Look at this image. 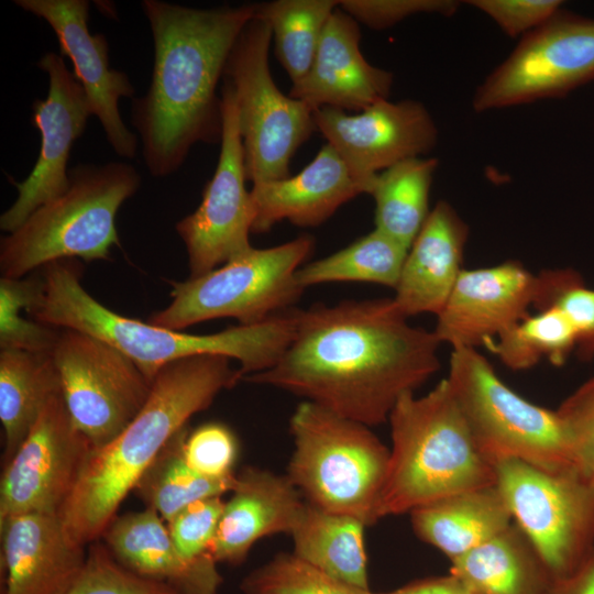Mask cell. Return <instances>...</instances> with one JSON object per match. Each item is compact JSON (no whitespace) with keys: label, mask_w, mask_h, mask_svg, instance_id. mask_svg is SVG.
Segmentation results:
<instances>
[{"label":"cell","mask_w":594,"mask_h":594,"mask_svg":"<svg viewBox=\"0 0 594 594\" xmlns=\"http://www.w3.org/2000/svg\"><path fill=\"white\" fill-rule=\"evenodd\" d=\"M224 502L211 553L218 563L241 564L265 537L290 535L305 499L286 474L246 466Z\"/></svg>","instance_id":"7402d4cb"},{"label":"cell","mask_w":594,"mask_h":594,"mask_svg":"<svg viewBox=\"0 0 594 594\" xmlns=\"http://www.w3.org/2000/svg\"><path fill=\"white\" fill-rule=\"evenodd\" d=\"M92 450L77 429L62 392L44 407L0 482V522L42 513L59 515Z\"/></svg>","instance_id":"9a60e30c"},{"label":"cell","mask_w":594,"mask_h":594,"mask_svg":"<svg viewBox=\"0 0 594 594\" xmlns=\"http://www.w3.org/2000/svg\"><path fill=\"white\" fill-rule=\"evenodd\" d=\"M548 594H594V549L574 572L553 579Z\"/></svg>","instance_id":"f6af8a7d"},{"label":"cell","mask_w":594,"mask_h":594,"mask_svg":"<svg viewBox=\"0 0 594 594\" xmlns=\"http://www.w3.org/2000/svg\"><path fill=\"white\" fill-rule=\"evenodd\" d=\"M230 361L222 355H198L165 365L136 417L112 441L91 450L59 513L76 542L86 546L100 538L170 438L221 391L242 380L240 369Z\"/></svg>","instance_id":"3957f363"},{"label":"cell","mask_w":594,"mask_h":594,"mask_svg":"<svg viewBox=\"0 0 594 594\" xmlns=\"http://www.w3.org/2000/svg\"><path fill=\"white\" fill-rule=\"evenodd\" d=\"M534 307H554L572 323L576 336L575 352L580 360L594 359V288L587 287L572 268L544 270L537 274Z\"/></svg>","instance_id":"d590c367"},{"label":"cell","mask_w":594,"mask_h":594,"mask_svg":"<svg viewBox=\"0 0 594 594\" xmlns=\"http://www.w3.org/2000/svg\"><path fill=\"white\" fill-rule=\"evenodd\" d=\"M355 594H469L464 585L451 573L431 576L411 582L397 590L375 593L370 590L354 587Z\"/></svg>","instance_id":"ee69618b"},{"label":"cell","mask_w":594,"mask_h":594,"mask_svg":"<svg viewBox=\"0 0 594 594\" xmlns=\"http://www.w3.org/2000/svg\"><path fill=\"white\" fill-rule=\"evenodd\" d=\"M44 268V293L29 316L47 326L105 340L130 358L151 382L165 365L198 355L237 360L243 378L274 366L294 337V309L256 324L190 334L108 309L86 292L79 265L70 260L55 261Z\"/></svg>","instance_id":"277c9868"},{"label":"cell","mask_w":594,"mask_h":594,"mask_svg":"<svg viewBox=\"0 0 594 594\" xmlns=\"http://www.w3.org/2000/svg\"><path fill=\"white\" fill-rule=\"evenodd\" d=\"M113 557L133 573L180 594H218L222 576L212 554L185 557L166 522L150 508L116 516L102 534Z\"/></svg>","instance_id":"603a6c76"},{"label":"cell","mask_w":594,"mask_h":594,"mask_svg":"<svg viewBox=\"0 0 594 594\" xmlns=\"http://www.w3.org/2000/svg\"><path fill=\"white\" fill-rule=\"evenodd\" d=\"M594 81V20L559 9L476 87V112L562 98Z\"/></svg>","instance_id":"7c38bea8"},{"label":"cell","mask_w":594,"mask_h":594,"mask_svg":"<svg viewBox=\"0 0 594 594\" xmlns=\"http://www.w3.org/2000/svg\"><path fill=\"white\" fill-rule=\"evenodd\" d=\"M360 41L359 22L338 6L327 22L309 72L293 84L289 96L314 111L329 107L360 112L388 99L394 76L365 59Z\"/></svg>","instance_id":"ffe728a7"},{"label":"cell","mask_w":594,"mask_h":594,"mask_svg":"<svg viewBox=\"0 0 594 594\" xmlns=\"http://www.w3.org/2000/svg\"><path fill=\"white\" fill-rule=\"evenodd\" d=\"M222 496L194 502L178 512L166 525L180 552L197 559L211 553L223 512Z\"/></svg>","instance_id":"60d3db41"},{"label":"cell","mask_w":594,"mask_h":594,"mask_svg":"<svg viewBox=\"0 0 594 594\" xmlns=\"http://www.w3.org/2000/svg\"><path fill=\"white\" fill-rule=\"evenodd\" d=\"M61 393L52 353L0 349V420L9 463L50 399Z\"/></svg>","instance_id":"f1b7e54d"},{"label":"cell","mask_w":594,"mask_h":594,"mask_svg":"<svg viewBox=\"0 0 594 594\" xmlns=\"http://www.w3.org/2000/svg\"><path fill=\"white\" fill-rule=\"evenodd\" d=\"M389 460L378 519L473 488L496 484L495 465L476 447L447 378L393 408Z\"/></svg>","instance_id":"5b68a950"},{"label":"cell","mask_w":594,"mask_h":594,"mask_svg":"<svg viewBox=\"0 0 594 594\" xmlns=\"http://www.w3.org/2000/svg\"><path fill=\"white\" fill-rule=\"evenodd\" d=\"M314 246L305 234L273 248H251L205 275L174 282L170 304L147 322L182 331L217 318L251 326L285 312L305 290L297 272Z\"/></svg>","instance_id":"ba28073f"},{"label":"cell","mask_w":594,"mask_h":594,"mask_svg":"<svg viewBox=\"0 0 594 594\" xmlns=\"http://www.w3.org/2000/svg\"><path fill=\"white\" fill-rule=\"evenodd\" d=\"M415 535L453 561L488 541L512 522L496 484L463 491L409 513Z\"/></svg>","instance_id":"484cf974"},{"label":"cell","mask_w":594,"mask_h":594,"mask_svg":"<svg viewBox=\"0 0 594 594\" xmlns=\"http://www.w3.org/2000/svg\"><path fill=\"white\" fill-rule=\"evenodd\" d=\"M408 249L374 229L346 248L310 262L297 272L305 289L332 282H364L395 289Z\"/></svg>","instance_id":"d6a6232c"},{"label":"cell","mask_w":594,"mask_h":594,"mask_svg":"<svg viewBox=\"0 0 594 594\" xmlns=\"http://www.w3.org/2000/svg\"><path fill=\"white\" fill-rule=\"evenodd\" d=\"M271 41L268 23L255 15L240 33L223 74L235 96L246 178L253 184L289 177L293 155L316 130L314 110L276 86L268 64Z\"/></svg>","instance_id":"30bf717a"},{"label":"cell","mask_w":594,"mask_h":594,"mask_svg":"<svg viewBox=\"0 0 594 594\" xmlns=\"http://www.w3.org/2000/svg\"><path fill=\"white\" fill-rule=\"evenodd\" d=\"M52 355L69 416L92 449L119 436L150 396L152 382L139 366L95 336L59 329Z\"/></svg>","instance_id":"4fadbf2b"},{"label":"cell","mask_w":594,"mask_h":594,"mask_svg":"<svg viewBox=\"0 0 594 594\" xmlns=\"http://www.w3.org/2000/svg\"><path fill=\"white\" fill-rule=\"evenodd\" d=\"M494 465L513 521L552 578L574 572L594 549V483L575 466L550 471L514 459Z\"/></svg>","instance_id":"8fae6325"},{"label":"cell","mask_w":594,"mask_h":594,"mask_svg":"<svg viewBox=\"0 0 594 594\" xmlns=\"http://www.w3.org/2000/svg\"><path fill=\"white\" fill-rule=\"evenodd\" d=\"M454 0H339V8L373 30L388 29L416 14L453 15Z\"/></svg>","instance_id":"b9f144b4"},{"label":"cell","mask_w":594,"mask_h":594,"mask_svg":"<svg viewBox=\"0 0 594 594\" xmlns=\"http://www.w3.org/2000/svg\"><path fill=\"white\" fill-rule=\"evenodd\" d=\"M243 594H355L343 584L293 552L276 553L241 582Z\"/></svg>","instance_id":"8d00e7d4"},{"label":"cell","mask_w":594,"mask_h":594,"mask_svg":"<svg viewBox=\"0 0 594 594\" xmlns=\"http://www.w3.org/2000/svg\"><path fill=\"white\" fill-rule=\"evenodd\" d=\"M469 4L492 19L510 37H522L549 20L559 0H471Z\"/></svg>","instance_id":"7bdbcfd3"},{"label":"cell","mask_w":594,"mask_h":594,"mask_svg":"<svg viewBox=\"0 0 594 594\" xmlns=\"http://www.w3.org/2000/svg\"><path fill=\"white\" fill-rule=\"evenodd\" d=\"M222 131L216 170L198 208L176 223L185 243L189 277H199L245 253L255 219L235 96L229 81L221 87Z\"/></svg>","instance_id":"5bb4252c"},{"label":"cell","mask_w":594,"mask_h":594,"mask_svg":"<svg viewBox=\"0 0 594 594\" xmlns=\"http://www.w3.org/2000/svg\"><path fill=\"white\" fill-rule=\"evenodd\" d=\"M141 185L139 172L125 162L78 164L69 186L35 209L0 241L3 277L20 278L61 260H108L120 245L116 216Z\"/></svg>","instance_id":"8992f818"},{"label":"cell","mask_w":594,"mask_h":594,"mask_svg":"<svg viewBox=\"0 0 594 594\" xmlns=\"http://www.w3.org/2000/svg\"><path fill=\"white\" fill-rule=\"evenodd\" d=\"M361 194H367L366 186L350 173L337 151L327 143L296 176L253 184L252 233L268 232L283 220L297 227H318Z\"/></svg>","instance_id":"cb8c5ba5"},{"label":"cell","mask_w":594,"mask_h":594,"mask_svg":"<svg viewBox=\"0 0 594 594\" xmlns=\"http://www.w3.org/2000/svg\"><path fill=\"white\" fill-rule=\"evenodd\" d=\"M446 378L476 447L493 464L514 459L550 471L575 466L557 411L513 391L477 349H452Z\"/></svg>","instance_id":"9c48e42d"},{"label":"cell","mask_w":594,"mask_h":594,"mask_svg":"<svg viewBox=\"0 0 594 594\" xmlns=\"http://www.w3.org/2000/svg\"><path fill=\"white\" fill-rule=\"evenodd\" d=\"M4 594H65L82 572L88 550L59 515L28 513L0 522Z\"/></svg>","instance_id":"44dd1931"},{"label":"cell","mask_w":594,"mask_h":594,"mask_svg":"<svg viewBox=\"0 0 594 594\" xmlns=\"http://www.w3.org/2000/svg\"><path fill=\"white\" fill-rule=\"evenodd\" d=\"M316 130L371 194L378 173L433 150L438 129L419 101H378L358 114L322 107L314 111Z\"/></svg>","instance_id":"2e32d148"},{"label":"cell","mask_w":594,"mask_h":594,"mask_svg":"<svg viewBox=\"0 0 594 594\" xmlns=\"http://www.w3.org/2000/svg\"><path fill=\"white\" fill-rule=\"evenodd\" d=\"M469 227L446 200L430 210L409 248L392 298L407 318L438 315L461 272Z\"/></svg>","instance_id":"d4e9b609"},{"label":"cell","mask_w":594,"mask_h":594,"mask_svg":"<svg viewBox=\"0 0 594 594\" xmlns=\"http://www.w3.org/2000/svg\"><path fill=\"white\" fill-rule=\"evenodd\" d=\"M65 594H180L123 566L106 544L91 542L82 572Z\"/></svg>","instance_id":"74e56055"},{"label":"cell","mask_w":594,"mask_h":594,"mask_svg":"<svg viewBox=\"0 0 594 594\" xmlns=\"http://www.w3.org/2000/svg\"><path fill=\"white\" fill-rule=\"evenodd\" d=\"M289 432L294 449L286 475L305 502L366 527L380 520L389 448L371 427L304 400L289 419Z\"/></svg>","instance_id":"52a82bcc"},{"label":"cell","mask_w":594,"mask_h":594,"mask_svg":"<svg viewBox=\"0 0 594 594\" xmlns=\"http://www.w3.org/2000/svg\"><path fill=\"white\" fill-rule=\"evenodd\" d=\"M450 573L472 594H548L553 581L543 560L514 521L451 561Z\"/></svg>","instance_id":"4316f807"},{"label":"cell","mask_w":594,"mask_h":594,"mask_svg":"<svg viewBox=\"0 0 594 594\" xmlns=\"http://www.w3.org/2000/svg\"><path fill=\"white\" fill-rule=\"evenodd\" d=\"M37 67L48 77L46 98L32 105L31 122L40 131L41 148L29 176L14 182L18 197L0 217V229L7 233L15 230L40 206L66 191L70 150L92 114L84 87L66 67L61 54L45 53Z\"/></svg>","instance_id":"e0dca14e"},{"label":"cell","mask_w":594,"mask_h":594,"mask_svg":"<svg viewBox=\"0 0 594 594\" xmlns=\"http://www.w3.org/2000/svg\"><path fill=\"white\" fill-rule=\"evenodd\" d=\"M44 293L43 277L0 279V349L52 353L59 328L28 319Z\"/></svg>","instance_id":"e575fe53"},{"label":"cell","mask_w":594,"mask_h":594,"mask_svg":"<svg viewBox=\"0 0 594 594\" xmlns=\"http://www.w3.org/2000/svg\"><path fill=\"white\" fill-rule=\"evenodd\" d=\"M365 528L353 516L326 512L306 502L290 534L292 552L343 584L370 590Z\"/></svg>","instance_id":"83f0119b"},{"label":"cell","mask_w":594,"mask_h":594,"mask_svg":"<svg viewBox=\"0 0 594 594\" xmlns=\"http://www.w3.org/2000/svg\"><path fill=\"white\" fill-rule=\"evenodd\" d=\"M438 160L416 157L377 174L371 190L375 229L409 250L429 213V195Z\"/></svg>","instance_id":"f546056e"},{"label":"cell","mask_w":594,"mask_h":594,"mask_svg":"<svg viewBox=\"0 0 594 594\" xmlns=\"http://www.w3.org/2000/svg\"><path fill=\"white\" fill-rule=\"evenodd\" d=\"M13 3L52 28L61 55L70 59L74 75L84 87L92 114L99 120L108 143L119 156L133 158L138 136L124 124L119 102L121 98H133L134 88L125 73L110 66L105 34L90 33L89 1L14 0Z\"/></svg>","instance_id":"ac0fdd59"},{"label":"cell","mask_w":594,"mask_h":594,"mask_svg":"<svg viewBox=\"0 0 594 594\" xmlns=\"http://www.w3.org/2000/svg\"><path fill=\"white\" fill-rule=\"evenodd\" d=\"M239 443L233 431L220 422H208L188 430L184 441L187 464L209 479L234 476Z\"/></svg>","instance_id":"f35d334b"},{"label":"cell","mask_w":594,"mask_h":594,"mask_svg":"<svg viewBox=\"0 0 594 594\" xmlns=\"http://www.w3.org/2000/svg\"><path fill=\"white\" fill-rule=\"evenodd\" d=\"M339 0H275L256 3L272 31L275 54L293 84L309 72L323 30Z\"/></svg>","instance_id":"1f68e13d"},{"label":"cell","mask_w":594,"mask_h":594,"mask_svg":"<svg viewBox=\"0 0 594 594\" xmlns=\"http://www.w3.org/2000/svg\"><path fill=\"white\" fill-rule=\"evenodd\" d=\"M188 430L185 426L170 438L133 490L145 507L155 510L166 524L187 505L230 493L237 483V474L209 479L187 464L184 441Z\"/></svg>","instance_id":"4dcf8cb0"},{"label":"cell","mask_w":594,"mask_h":594,"mask_svg":"<svg viewBox=\"0 0 594 594\" xmlns=\"http://www.w3.org/2000/svg\"><path fill=\"white\" fill-rule=\"evenodd\" d=\"M509 370L525 371L548 360L562 366L576 348L574 328L558 308L528 315L486 345Z\"/></svg>","instance_id":"836d02e7"},{"label":"cell","mask_w":594,"mask_h":594,"mask_svg":"<svg viewBox=\"0 0 594 594\" xmlns=\"http://www.w3.org/2000/svg\"><path fill=\"white\" fill-rule=\"evenodd\" d=\"M536 290L537 274L519 261L463 268L437 315L433 332L451 349L486 346L529 315Z\"/></svg>","instance_id":"d6986e66"},{"label":"cell","mask_w":594,"mask_h":594,"mask_svg":"<svg viewBox=\"0 0 594 594\" xmlns=\"http://www.w3.org/2000/svg\"><path fill=\"white\" fill-rule=\"evenodd\" d=\"M469 594H472V593H469Z\"/></svg>","instance_id":"bcb514c9"},{"label":"cell","mask_w":594,"mask_h":594,"mask_svg":"<svg viewBox=\"0 0 594 594\" xmlns=\"http://www.w3.org/2000/svg\"><path fill=\"white\" fill-rule=\"evenodd\" d=\"M556 411L573 464L594 483V376L569 395Z\"/></svg>","instance_id":"ab89813d"},{"label":"cell","mask_w":594,"mask_h":594,"mask_svg":"<svg viewBox=\"0 0 594 594\" xmlns=\"http://www.w3.org/2000/svg\"><path fill=\"white\" fill-rule=\"evenodd\" d=\"M294 337L274 366L242 380L374 427L440 369L433 330L411 326L392 298L294 309Z\"/></svg>","instance_id":"6da1fadb"},{"label":"cell","mask_w":594,"mask_h":594,"mask_svg":"<svg viewBox=\"0 0 594 594\" xmlns=\"http://www.w3.org/2000/svg\"><path fill=\"white\" fill-rule=\"evenodd\" d=\"M154 44L147 92L133 99L131 122L142 143L148 173L177 172L198 142L221 139V97L229 55L256 3L197 9L161 0H143Z\"/></svg>","instance_id":"7a4b0ae2"}]
</instances>
